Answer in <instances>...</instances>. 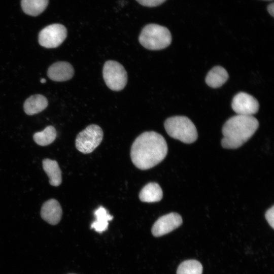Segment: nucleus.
I'll return each instance as SVG.
<instances>
[{
	"instance_id": "5",
	"label": "nucleus",
	"mask_w": 274,
	"mask_h": 274,
	"mask_svg": "<svg viewBox=\"0 0 274 274\" xmlns=\"http://www.w3.org/2000/svg\"><path fill=\"white\" fill-rule=\"evenodd\" d=\"M102 76L106 85L112 90H121L127 84V72L124 66L116 61L110 60L105 63Z\"/></svg>"
},
{
	"instance_id": "21",
	"label": "nucleus",
	"mask_w": 274,
	"mask_h": 274,
	"mask_svg": "<svg viewBox=\"0 0 274 274\" xmlns=\"http://www.w3.org/2000/svg\"><path fill=\"white\" fill-rule=\"evenodd\" d=\"M265 218L269 225L274 228V206H272L265 213Z\"/></svg>"
},
{
	"instance_id": "17",
	"label": "nucleus",
	"mask_w": 274,
	"mask_h": 274,
	"mask_svg": "<svg viewBox=\"0 0 274 274\" xmlns=\"http://www.w3.org/2000/svg\"><path fill=\"white\" fill-rule=\"evenodd\" d=\"M48 3L49 0H21V5L25 14L37 16L44 11Z\"/></svg>"
},
{
	"instance_id": "15",
	"label": "nucleus",
	"mask_w": 274,
	"mask_h": 274,
	"mask_svg": "<svg viewBox=\"0 0 274 274\" xmlns=\"http://www.w3.org/2000/svg\"><path fill=\"white\" fill-rule=\"evenodd\" d=\"M228 79V74L226 70L221 66H216L208 72L206 82L210 87L216 88L221 87Z\"/></svg>"
},
{
	"instance_id": "18",
	"label": "nucleus",
	"mask_w": 274,
	"mask_h": 274,
	"mask_svg": "<svg viewBox=\"0 0 274 274\" xmlns=\"http://www.w3.org/2000/svg\"><path fill=\"white\" fill-rule=\"evenodd\" d=\"M57 135L55 127L52 125L47 126L43 130L34 133L33 139L36 144L45 146L51 144Z\"/></svg>"
},
{
	"instance_id": "24",
	"label": "nucleus",
	"mask_w": 274,
	"mask_h": 274,
	"mask_svg": "<svg viewBox=\"0 0 274 274\" xmlns=\"http://www.w3.org/2000/svg\"><path fill=\"white\" fill-rule=\"evenodd\" d=\"M70 274H75V273H70Z\"/></svg>"
},
{
	"instance_id": "12",
	"label": "nucleus",
	"mask_w": 274,
	"mask_h": 274,
	"mask_svg": "<svg viewBox=\"0 0 274 274\" xmlns=\"http://www.w3.org/2000/svg\"><path fill=\"white\" fill-rule=\"evenodd\" d=\"M48 104V101L45 96L41 94H35L26 99L23 105V109L27 115H33L45 109Z\"/></svg>"
},
{
	"instance_id": "20",
	"label": "nucleus",
	"mask_w": 274,
	"mask_h": 274,
	"mask_svg": "<svg viewBox=\"0 0 274 274\" xmlns=\"http://www.w3.org/2000/svg\"><path fill=\"white\" fill-rule=\"evenodd\" d=\"M140 4L148 7H153L162 4L166 0H136Z\"/></svg>"
},
{
	"instance_id": "11",
	"label": "nucleus",
	"mask_w": 274,
	"mask_h": 274,
	"mask_svg": "<svg viewBox=\"0 0 274 274\" xmlns=\"http://www.w3.org/2000/svg\"><path fill=\"white\" fill-rule=\"evenodd\" d=\"M74 74L73 66L66 61H58L53 63L48 68L47 76L51 80L62 82L71 79Z\"/></svg>"
},
{
	"instance_id": "23",
	"label": "nucleus",
	"mask_w": 274,
	"mask_h": 274,
	"mask_svg": "<svg viewBox=\"0 0 274 274\" xmlns=\"http://www.w3.org/2000/svg\"><path fill=\"white\" fill-rule=\"evenodd\" d=\"M40 82L42 83H45L46 82V80L45 79H43L42 78L40 80Z\"/></svg>"
},
{
	"instance_id": "3",
	"label": "nucleus",
	"mask_w": 274,
	"mask_h": 274,
	"mask_svg": "<svg viewBox=\"0 0 274 274\" xmlns=\"http://www.w3.org/2000/svg\"><path fill=\"white\" fill-rule=\"evenodd\" d=\"M139 41L147 49L161 50L170 44L172 35L166 27L151 23L143 27L140 34Z\"/></svg>"
},
{
	"instance_id": "7",
	"label": "nucleus",
	"mask_w": 274,
	"mask_h": 274,
	"mask_svg": "<svg viewBox=\"0 0 274 274\" xmlns=\"http://www.w3.org/2000/svg\"><path fill=\"white\" fill-rule=\"evenodd\" d=\"M67 36L65 27L58 23L50 24L39 32L38 41L41 46L46 48H54L60 46Z\"/></svg>"
},
{
	"instance_id": "14",
	"label": "nucleus",
	"mask_w": 274,
	"mask_h": 274,
	"mask_svg": "<svg viewBox=\"0 0 274 274\" xmlns=\"http://www.w3.org/2000/svg\"><path fill=\"white\" fill-rule=\"evenodd\" d=\"M163 196V192L158 184L151 182L146 184L139 194V198L142 202H155L160 201Z\"/></svg>"
},
{
	"instance_id": "16",
	"label": "nucleus",
	"mask_w": 274,
	"mask_h": 274,
	"mask_svg": "<svg viewBox=\"0 0 274 274\" xmlns=\"http://www.w3.org/2000/svg\"><path fill=\"white\" fill-rule=\"evenodd\" d=\"M95 220L91 224V228L96 232L101 233L106 230L108 227V222L113 219L107 210L100 206L94 212Z\"/></svg>"
},
{
	"instance_id": "10",
	"label": "nucleus",
	"mask_w": 274,
	"mask_h": 274,
	"mask_svg": "<svg viewBox=\"0 0 274 274\" xmlns=\"http://www.w3.org/2000/svg\"><path fill=\"white\" fill-rule=\"evenodd\" d=\"M62 215L61 207L55 199L46 201L41 209V216L46 222L51 225H56L60 221Z\"/></svg>"
},
{
	"instance_id": "1",
	"label": "nucleus",
	"mask_w": 274,
	"mask_h": 274,
	"mask_svg": "<svg viewBox=\"0 0 274 274\" xmlns=\"http://www.w3.org/2000/svg\"><path fill=\"white\" fill-rule=\"evenodd\" d=\"M167 150L166 142L161 134L153 131H146L139 135L132 144L130 157L137 168L146 170L161 162Z\"/></svg>"
},
{
	"instance_id": "13",
	"label": "nucleus",
	"mask_w": 274,
	"mask_h": 274,
	"mask_svg": "<svg viewBox=\"0 0 274 274\" xmlns=\"http://www.w3.org/2000/svg\"><path fill=\"white\" fill-rule=\"evenodd\" d=\"M43 168L49 178V183L58 186L62 182L61 171L56 160L45 158L42 161Z\"/></svg>"
},
{
	"instance_id": "9",
	"label": "nucleus",
	"mask_w": 274,
	"mask_h": 274,
	"mask_svg": "<svg viewBox=\"0 0 274 274\" xmlns=\"http://www.w3.org/2000/svg\"><path fill=\"white\" fill-rule=\"evenodd\" d=\"M182 223V218L179 214L170 213L157 219L152 226V233L154 236H161L177 228Z\"/></svg>"
},
{
	"instance_id": "2",
	"label": "nucleus",
	"mask_w": 274,
	"mask_h": 274,
	"mask_svg": "<svg viewBox=\"0 0 274 274\" xmlns=\"http://www.w3.org/2000/svg\"><path fill=\"white\" fill-rule=\"evenodd\" d=\"M259 122L253 116L236 115L229 118L222 128V146L236 149L242 146L254 134Z\"/></svg>"
},
{
	"instance_id": "8",
	"label": "nucleus",
	"mask_w": 274,
	"mask_h": 274,
	"mask_svg": "<svg viewBox=\"0 0 274 274\" xmlns=\"http://www.w3.org/2000/svg\"><path fill=\"white\" fill-rule=\"evenodd\" d=\"M231 107L237 115L252 116L259 110V102L253 96L239 92L233 98Z\"/></svg>"
},
{
	"instance_id": "22",
	"label": "nucleus",
	"mask_w": 274,
	"mask_h": 274,
	"mask_svg": "<svg viewBox=\"0 0 274 274\" xmlns=\"http://www.w3.org/2000/svg\"><path fill=\"white\" fill-rule=\"evenodd\" d=\"M267 11L269 13V14L272 17L274 16V4L273 3H271L270 5H269L267 7Z\"/></svg>"
},
{
	"instance_id": "19",
	"label": "nucleus",
	"mask_w": 274,
	"mask_h": 274,
	"mask_svg": "<svg viewBox=\"0 0 274 274\" xmlns=\"http://www.w3.org/2000/svg\"><path fill=\"white\" fill-rule=\"evenodd\" d=\"M203 267L197 260L191 259L182 262L178 266L177 274H202Z\"/></svg>"
},
{
	"instance_id": "6",
	"label": "nucleus",
	"mask_w": 274,
	"mask_h": 274,
	"mask_svg": "<svg viewBox=\"0 0 274 274\" xmlns=\"http://www.w3.org/2000/svg\"><path fill=\"white\" fill-rule=\"evenodd\" d=\"M103 131L98 125L90 124L79 132L76 139L77 149L83 154L93 152L101 142Z\"/></svg>"
},
{
	"instance_id": "4",
	"label": "nucleus",
	"mask_w": 274,
	"mask_h": 274,
	"mask_svg": "<svg viewBox=\"0 0 274 274\" xmlns=\"http://www.w3.org/2000/svg\"><path fill=\"white\" fill-rule=\"evenodd\" d=\"M167 133L172 138L183 143L190 144L197 139L195 126L185 116H174L167 118L164 124Z\"/></svg>"
}]
</instances>
